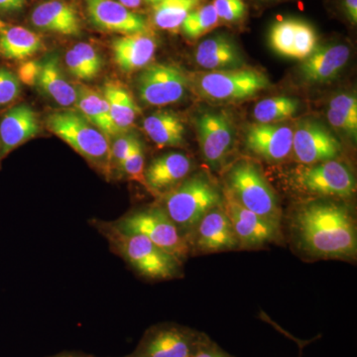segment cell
Returning a JSON list of instances; mask_svg holds the SVG:
<instances>
[{
  "mask_svg": "<svg viewBox=\"0 0 357 357\" xmlns=\"http://www.w3.org/2000/svg\"><path fill=\"white\" fill-rule=\"evenodd\" d=\"M30 20L35 28L44 32L65 36H79L82 33L81 20L76 9L61 0L39 4L32 11Z\"/></svg>",
  "mask_w": 357,
  "mask_h": 357,
  "instance_id": "cell-22",
  "label": "cell"
},
{
  "mask_svg": "<svg viewBox=\"0 0 357 357\" xmlns=\"http://www.w3.org/2000/svg\"><path fill=\"white\" fill-rule=\"evenodd\" d=\"M109 241L112 250L121 256L141 277L149 280H171L182 276V263L140 234H128L112 222H91Z\"/></svg>",
  "mask_w": 357,
  "mask_h": 357,
  "instance_id": "cell-2",
  "label": "cell"
},
{
  "mask_svg": "<svg viewBox=\"0 0 357 357\" xmlns=\"http://www.w3.org/2000/svg\"><path fill=\"white\" fill-rule=\"evenodd\" d=\"M190 86V77L184 70L170 64H150L137 79L140 100L151 107H165L181 102Z\"/></svg>",
  "mask_w": 357,
  "mask_h": 357,
  "instance_id": "cell-9",
  "label": "cell"
},
{
  "mask_svg": "<svg viewBox=\"0 0 357 357\" xmlns=\"http://www.w3.org/2000/svg\"><path fill=\"white\" fill-rule=\"evenodd\" d=\"M269 86V79L263 73L245 68L211 70L196 77L199 95L215 102L248 100Z\"/></svg>",
  "mask_w": 357,
  "mask_h": 357,
  "instance_id": "cell-7",
  "label": "cell"
},
{
  "mask_svg": "<svg viewBox=\"0 0 357 357\" xmlns=\"http://www.w3.org/2000/svg\"><path fill=\"white\" fill-rule=\"evenodd\" d=\"M143 129L159 148L181 147L185 144V129L175 112L160 110L143 121Z\"/></svg>",
  "mask_w": 357,
  "mask_h": 357,
  "instance_id": "cell-27",
  "label": "cell"
},
{
  "mask_svg": "<svg viewBox=\"0 0 357 357\" xmlns=\"http://www.w3.org/2000/svg\"><path fill=\"white\" fill-rule=\"evenodd\" d=\"M43 48V39L36 32L7 23L0 17V57L27 61Z\"/></svg>",
  "mask_w": 357,
  "mask_h": 357,
  "instance_id": "cell-25",
  "label": "cell"
},
{
  "mask_svg": "<svg viewBox=\"0 0 357 357\" xmlns=\"http://www.w3.org/2000/svg\"><path fill=\"white\" fill-rule=\"evenodd\" d=\"M328 109L337 110L357 121V98L354 93H340L330 102Z\"/></svg>",
  "mask_w": 357,
  "mask_h": 357,
  "instance_id": "cell-39",
  "label": "cell"
},
{
  "mask_svg": "<svg viewBox=\"0 0 357 357\" xmlns=\"http://www.w3.org/2000/svg\"><path fill=\"white\" fill-rule=\"evenodd\" d=\"M40 131L38 115L29 105H16L0 119V164Z\"/></svg>",
  "mask_w": 357,
  "mask_h": 357,
  "instance_id": "cell-19",
  "label": "cell"
},
{
  "mask_svg": "<svg viewBox=\"0 0 357 357\" xmlns=\"http://www.w3.org/2000/svg\"><path fill=\"white\" fill-rule=\"evenodd\" d=\"M46 126L105 176L112 173L109 138L83 115L63 110L48 115Z\"/></svg>",
  "mask_w": 357,
  "mask_h": 357,
  "instance_id": "cell-4",
  "label": "cell"
},
{
  "mask_svg": "<svg viewBox=\"0 0 357 357\" xmlns=\"http://www.w3.org/2000/svg\"><path fill=\"white\" fill-rule=\"evenodd\" d=\"M73 48L83 59L93 77H96L102 73L103 59L95 47L91 46V44L81 42V43L74 45Z\"/></svg>",
  "mask_w": 357,
  "mask_h": 357,
  "instance_id": "cell-36",
  "label": "cell"
},
{
  "mask_svg": "<svg viewBox=\"0 0 357 357\" xmlns=\"http://www.w3.org/2000/svg\"><path fill=\"white\" fill-rule=\"evenodd\" d=\"M91 24L102 31L124 35L149 33L146 20L116 0H86Z\"/></svg>",
  "mask_w": 357,
  "mask_h": 357,
  "instance_id": "cell-14",
  "label": "cell"
},
{
  "mask_svg": "<svg viewBox=\"0 0 357 357\" xmlns=\"http://www.w3.org/2000/svg\"><path fill=\"white\" fill-rule=\"evenodd\" d=\"M326 117H328V121H330L333 128L347 134L352 139L356 140V119H351L349 115L337 112V110L331 109H328V112H326Z\"/></svg>",
  "mask_w": 357,
  "mask_h": 357,
  "instance_id": "cell-38",
  "label": "cell"
},
{
  "mask_svg": "<svg viewBox=\"0 0 357 357\" xmlns=\"http://www.w3.org/2000/svg\"><path fill=\"white\" fill-rule=\"evenodd\" d=\"M227 189L244 208L280 225L278 199L256 164L237 162L227 176Z\"/></svg>",
  "mask_w": 357,
  "mask_h": 357,
  "instance_id": "cell-6",
  "label": "cell"
},
{
  "mask_svg": "<svg viewBox=\"0 0 357 357\" xmlns=\"http://www.w3.org/2000/svg\"><path fill=\"white\" fill-rule=\"evenodd\" d=\"M292 222L300 246L307 255L323 259L356 260V225L344 206L311 202L296 211Z\"/></svg>",
  "mask_w": 357,
  "mask_h": 357,
  "instance_id": "cell-1",
  "label": "cell"
},
{
  "mask_svg": "<svg viewBox=\"0 0 357 357\" xmlns=\"http://www.w3.org/2000/svg\"><path fill=\"white\" fill-rule=\"evenodd\" d=\"M117 2L126 6L128 9H135L140 7L143 0H116Z\"/></svg>",
  "mask_w": 357,
  "mask_h": 357,
  "instance_id": "cell-44",
  "label": "cell"
},
{
  "mask_svg": "<svg viewBox=\"0 0 357 357\" xmlns=\"http://www.w3.org/2000/svg\"><path fill=\"white\" fill-rule=\"evenodd\" d=\"M76 91L77 100L75 105L79 110L77 112L100 129L107 137L114 138L121 135L112 121L109 103L102 91L82 84H77Z\"/></svg>",
  "mask_w": 357,
  "mask_h": 357,
  "instance_id": "cell-26",
  "label": "cell"
},
{
  "mask_svg": "<svg viewBox=\"0 0 357 357\" xmlns=\"http://www.w3.org/2000/svg\"><path fill=\"white\" fill-rule=\"evenodd\" d=\"M36 86L49 100L60 107H70L76 103V86L66 77L57 54H49L41 61Z\"/></svg>",
  "mask_w": 357,
  "mask_h": 357,
  "instance_id": "cell-23",
  "label": "cell"
},
{
  "mask_svg": "<svg viewBox=\"0 0 357 357\" xmlns=\"http://www.w3.org/2000/svg\"><path fill=\"white\" fill-rule=\"evenodd\" d=\"M344 7L347 20L351 21V24L357 23V0H344Z\"/></svg>",
  "mask_w": 357,
  "mask_h": 357,
  "instance_id": "cell-43",
  "label": "cell"
},
{
  "mask_svg": "<svg viewBox=\"0 0 357 357\" xmlns=\"http://www.w3.org/2000/svg\"><path fill=\"white\" fill-rule=\"evenodd\" d=\"M40 68H41V62L39 61L27 60L21 63L16 75L21 83L34 86H36L37 79H38Z\"/></svg>",
  "mask_w": 357,
  "mask_h": 357,
  "instance_id": "cell-40",
  "label": "cell"
},
{
  "mask_svg": "<svg viewBox=\"0 0 357 357\" xmlns=\"http://www.w3.org/2000/svg\"><path fill=\"white\" fill-rule=\"evenodd\" d=\"M298 182L305 191L319 196L349 198L356 190V178L351 169L335 160L303 169Z\"/></svg>",
  "mask_w": 357,
  "mask_h": 357,
  "instance_id": "cell-11",
  "label": "cell"
},
{
  "mask_svg": "<svg viewBox=\"0 0 357 357\" xmlns=\"http://www.w3.org/2000/svg\"><path fill=\"white\" fill-rule=\"evenodd\" d=\"M51 357H96L89 356V354H79V352H63V354H57Z\"/></svg>",
  "mask_w": 357,
  "mask_h": 357,
  "instance_id": "cell-45",
  "label": "cell"
},
{
  "mask_svg": "<svg viewBox=\"0 0 357 357\" xmlns=\"http://www.w3.org/2000/svg\"><path fill=\"white\" fill-rule=\"evenodd\" d=\"M270 45L279 55L304 60L316 49L317 34L307 22L284 20L275 23L270 30Z\"/></svg>",
  "mask_w": 357,
  "mask_h": 357,
  "instance_id": "cell-17",
  "label": "cell"
},
{
  "mask_svg": "<svg viewBox=\"0 0 357 357\" xmlns=\"http://www.w3.org/2000/svg\"><path fill=\"white\" fill-rule=\"evenodd\" d=\"M206 337L187 326L160 324L150 328L135 351L126 357H191Z\"/></svg>",
  "mask_w": 357,
  "mask_h": 357,
  "instance_id": "cell-8",
  "label": "cell"
},
{
  "mask_svg": "<svg viewBox=\"0 0 357 357\" xmlns=\"http://www.w3.org/2000/svg\"><path fill=\"white\" fill-rule=\"evenodd\" d=\"M213 8L218 20L225 22L236 23L245 15L246 6L243 0H213Z\"/></svg>",
  "mask_w": 357,
  "mask_h": 357,
  "instance_id": "cell-34",
  "label": "cell"
},
{
  "mask_svg": "<svg viewBox=\"0 0 357 357\" xmlns=\"http://www.w3.org/2000/svg\"><path fill=\"white\" fill-rule=\"evenodd\" d=\"M342 151L340 141L319 121L306 119L293 129L292 152L305 165H314L337 158Z\"/></svg>",
  "mask_w": 357,
  "mask_h": 357,
  "instance_id": "cell-12",
  "label": "cell"
},
{
  "mask_svg": "<svg viewBox=\"0 0 357 357\" xmlns=\"http://www.w3.org/2000/svg\"><path fill=\"white\" fill-rule=\"evenodd\" d=\"M27 0H0V15H10L20 13Z\"/></svg>",
  "mask_w": 357,
  "mask_h": 357,
  "instance_id": "cell-42",
  "label": "cell"
},
{
  "mask_svg": "<svg viewBox=\"0 0 357 357\" xmlns=\"http://www.w3.org/2000/svg\"><path fill=\"white\" fill-rule=\"evenodd\" d=\"M191 357H234L230 356L229 354L222 351L218 344L211 342L210 337H206V340L199 344L197 351L192 354Z\"/></svg>",
  "mask_w": 357,
  "mask_h": 357,
  "instance_id": "cell-41",
  "label": "cell"
},
{
  "mask_svg": "<svg viewBox=\"0 0 357 357\" xmlns=\"http://www.w3.org/2000/svg\"><path fill=\"white\" fill-rule=\"evenodd\" d=\"M20 79L6 68H0V109L15 102L21 93Z\"/></svg>",
  "mask_w": 357,
  "mask_h": 357,
  "instance_id": "cell-33",
  "label": "cell"
},
{
  "mask_svg": "<svg viewBox=\"0 0 357 357\" xmlns=\"http://www.w3.org/2000/svg\"><path fill=\"white\" fill-rule=\"evenodd\" d=\"M65 62L70 74L79 81L89 82L96 79L89 70L88 66L84 62L83 59L73 47L66 54Z\"/></svg>",
  "mask_w": 357,
  "mask_h": 357,
  "instance_id": "cell-37",
  "label": "cell"
},
{
  "mask_svg": "<svg viewBox=\"0 0 357 357\" xmlns=\"http://www.w3.org/2000/svg\"><path fill=\"white\" fill-rule=\"evenodd\" d=\"M192 168L191 159L187 155L178 152L161 155L145 168V185L153 194L163 197L185 180Z\"/></svg>",
  "mask_w": 357,
  "mask_h": 357,
  "instance_id": "cell-20",
  "label": "cell"
},
{
  "mask_svg": "<svg viewBox=\"0 0 357 357\" xmlns=\"http://www.w3.org/2000/svg\"><path fill=\"white\" fill-rule=\"evenodd\" d=\"M128 234H140L183 263L190 253V244L177 225L161 206L141 208L112 222Z\"/></svg>",
  "mask_w": 357,
  "mask_h": 357,
  "instance_id": "cell-5",
  "label": "cell"
},
{
  "mask_svg": "<svg viewBox=\"0 0 357 357\" xmlns=\"http://www.w3.org/2000/svg\"><path fill=\"white\" fill-rule=\"evenodd\" d=\"M204 1L206 0H163L153 6L154 24L168 31L180 29L189 14Z\"/></svg>",
  "mask_w": 357,
  "mask_h": 357,
  "instance_id": "cell-29",
  "label": "cell"
},
{
  "mask_svg": "<svg viewBox=\"0 0 357 357\" xmlns=\"http://www.w3.org/2000/svg\"><path fill=\"white\" fill-rule=\"evenodd\" d=\"M137 139V135L134 133L126 132L114 137V144L110 146V165L112 170L114 168L119 169L122 162L132 148L134 142Z\"/></svg>",
  "mask_w": 357,
  "mask_h": 357,
  "instance_id": "cell-35",
  "label": "cell"
},
{
  "mask_svg": "<svg viewBox=\"0 0 357 357\" xmlns=\"http://www.w3.org/2000/svg\"><path fill=\"white\" fill-rule=\"evenodd\" d=\"M245 144L265 161H283L292 152L293 128L281 123L252 124L246 130Z\"/></svg>",
  "mask_w": 357,
  "mask_h": 357,
  "instance_id": "cell-16",
  "label": "cell"
},
{
  "mask_svg": "<svg viewBox=\"0 0 357 357\" xmlns=\"http://www.w3.org/2000/svg\"><path fill=\"white\" fill-rule=\"evenodd\" d=\"M299 107L297 98L275 96L260 100L253 109V115L257 123H279L297 114Z\"/></svg>",
  "mask_w": 357,
  "mask_h": 357,
  "instance_id": "cell-30",
  "label": "cell"
},
{
  "mask_svg": "<svg viewBox=\"0 0 357 357\" xmlns=\"http://www.w3.org/2000/svg\"><path fill=\"white\" fill-rule=\"evenodd\" d=\"M123 175H126L129 180L135 181L140 184L145 185L144 171H145V155L144 147L139 138L134 142L132 148L122 162L119 169Z\"/></svg>",
  "mask_w": 357,
  "mask_h": 357,
  "instance_id": "cell-32",
  "label": "cell"
},
{
  "mask_svg": "<svg viewBox=\"0 0 357 357\" xmlns=\"http://www.w3.org/2000/svg\"><path fill=\"white\" fill-rule=\"evenodd\" d=\"M163 201L161 208L185 236L208 211L223 204V192L208 178L197 175L164 195Z\"/></svg>",
  "mask_w": 357,
  "mask_h": 357,
  "instance_id": "cell-3",
  "label": "cell"
},
{
  "mask_svg": "<svg viewBox=\"0 0 357 357\" xmlns=\"http://www.w3.org/2000/svg\"><path fill=\"white\" fill-rule=\"evenodd\" d=\"M196 128L204 161L211 168H220L236 142L231 117L225 112H204L196 117Z\"/></svg>",
  "mask_w": 357,
  "mask_h": 357,
  "instance_id": "cell-10",
  "label": "cell"
},
{
  "mask_svg": "<svg viewBox=\"0 0 357 357\" xmlns=\"http://www.w3.org/2000/svg\"><path fill=\"white\" fill-rule=\"evenodd\" d=\"M102 93L109 103L112 121L119 134L129 132L140 112L132 95L121 82L115 79L107 81Z\"/></svg>",
  "mask_w": 357,
  "mask_h": 357,
  "instance_id": "cell-28",
  "label": "cell"
},
{
  "mask_svg": "<svg viewBox=\"0 0 357 357\" xmlns=\"http://www.w3.org/2000/svg\"><path fill=\"white\" fill-rule=\"evenodd\" d=\"M157 50V42L149 33L124 35L112 43L114 62L126 74L143 70L150 65Z\"/></svg>",
  "mask_w": 357,
  "mask_h": 357,
  "instance_id": "cell-21",
  "label": "cell"
},
{
  "mask_svg": "<svg viewBox=\"0 0 357 357\" xmlns=\"http://www.w3.org/2000/svg\"><path fill=\"white\" fill-rule=\"evenodd\" d=\"M196 62L206 70H222L243 68V54L231 39L223 35L204 40L197 48Z\"/></svg>",
  "mask_w": 357,
  "mask_h": 357,
  "instance_id": "cell-24",
  "label": "cell"
},
{
  "mask_svg": "<svg viewBox=\"0 0 357 357\" xmlns=\"http://www.w3.org/2000/svg\"><path fill=\"white\" fill-rule=\"evenodd\" d=\"M220 20L213 4H206L195 9L185 18L180 29L188 39H199L217 27Z\"/></svg>",
  "mask_w": 357,
  "mask_h": 357,
  "instance_id": "cell-31",
  "label": "cell"
},
{
  "mask_svg": "<svg viewBox=\"0 0 357 357\" xmlns=\"http://www.w3.org/2000/svg\"><path fill=\"white\" fill-rule=\"evenodd\" d=\"M351 57L347 45L328 44L317 46L300 66L302 79L306 83L328 84L337 79Z\"/></svg>",
  "mask_w": 357,
  "mask_h": 357,
  "instance_id": "cell-18",
  "label": "cell"
},
{
  "mask_svg": "<svg viewBox=\"0 0 357 357\" xmlns=\"http://www.w3.org/2000/svg\"><path fill=\"white\" fill-rule=\"evenodd\" d=\"M192 230V246L199 253L239 248L238 239L223 204L208 211Z\"/></svg>",
  "mask_w": 357,
  "mask_h": 357,
  "instance_id": "cell-15",
  "label": "cell"
},
{
  "mask_svg": "<svg viewBox=\"0 0 357 357\" xmlns=\"http://www.w3.org/2000/svg\"><path fill=\"white\" fill-rule=\"evenodd\" d=\"M223 206L234 227L239 248H260L278 238L280 225L244 208L227 189L223 192Z\"/></svg>",
  "mask_w": 357,
  "mask_h": 357,
  "instance_id": "cell-13",
  "label": "cell"
},
{
  "mask_svg": "<svg viewBox=\"0 0 357 357\" xmlns=\"http://www.w3.org/2000/svg\"><path fill=\"white\" fill-rule=\"evenodd\" d=\"M145 2H147V3H151V4H157L159 3V2L163 1V0H144Z\"/></svg>",
  "mask_w": 357,
  "mask_h": 357,
  "instance_id": "cell-46",
  "label": "cell"
}]
</instances>
